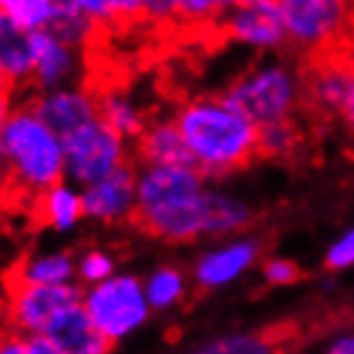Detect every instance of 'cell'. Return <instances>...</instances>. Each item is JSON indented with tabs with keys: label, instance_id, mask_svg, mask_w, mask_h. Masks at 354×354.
<instances>
[{
	"label": "cell",
	"instance_id": "obj_15",
	"mask_svg": "<svg viewBox=\"0 0 354 354\" xmlns=\"http://www.w3.org/2000/svg\"><path fill=\"white\" fill-rule=\"evenodd\" d=\"M72 70H75V54L70 46L57 41L46 31H36V70L31 77L36 88L44 93H54L59 90L62 82L70 80Z\"/></svg>",
	"mask_w": 354,
	"mask_h": 354
},
{
	"label": "cell",
	"instance_id": "obj_27",
	"mask_svg": "<svg viewBox=\"0 0 354 354\" xmlns=\"http://www.w3.org/2000/svg\"><path fill=\"white\" fill-rule=\"evenodd\" d=\"M0 354H31L26 337L16 334V331H8V328H0Z\"/></svg>",
	"mask_w": 354,
	"mask_h": 354
},
{
	"label": "cell",
	"instance_id": "obj_22",
	"mask_svg": "<svg viewBox=\"0 0 354 354\" xmlns=\"http://www.w3.org/2000/svg\"><path fill=\"white\" fill-rule=\"evenodd\" d=\"M0 10L26 31H46L57 16V3L49 0H0Z\"/></svg>",
	"mask_w": 354,
	"mask_h": 354
},
{
	"label": "cell",
	"instance_id": "obj_23",
	"mask_svg": "<svg viewBox=\"0 0 354 354\" xmlns=\"http://www.w3.org/2000/svg\"><path fill=\"white\" fill-rule=\"evenodd\" d=\"M144 292H147L149 308H167V306L180 301V295H183V274L177 270H169V267L157 270L147 280Z\"/></svg>",
	"mask_w": 354,
	"mask_h": 354
},
{
	"label": "cell",
	"instance_id": "obj_12",
	"mask_svg": "<svg viewBox=\"0 0 354 354\" xmlns=\"http://www.w3.org/2000/svg\"><path fill=\"white\" fill-rule=\"evenodd\" d=\"M44 337L62 354H111L113 349V342L93 324L82 303H75L54 316Z\"/></svg>",
	"mask_w": 354,
	"mask_h": 354
},
{
	"label": "cell",
	"instance_id": "obj_6",
	"mask_svg": "<svg viewBox=\"0 0 354 354\" xmlns=\"http://www.w3.org/2000/svg\"><path fill=\"white\" fill-rule=\"evenodd\" d=\"M62 149L64 172L88 187L126 165L124 139L103 121H95L62 139Z\"/></svg>",
	"mask_w": 354,
	"mask_h": 354
},
{
	"label": "cell",
	"instance_id": "obj_9",
	"mask_svg": "<svg viewBox=\"0 0 354 354\" xmlns=\"http://www.w3.org/2000/svg\"><path fill=\"white\" fill-rule=\"evenodd\" d=\"M223 31L244 44L252 46H280L288 39L285 18L280 3L274 0H252L229 6Z\"/></svg>",
	"mask_w": 354,
	"mask_h": 354
},
{
	"label": "cell",
	"instance_id": "obj_21",
	"mask_svg": "<svg viewBox=\"0 0 354 354\" xmlns=\"http://www.w3.org/2000/svg\"><path fill=\"white\" fill-rule=\"evenodd\" d=\"M303 133L301 129L288 121L270 124L257 129V157H290L298 149Z\"/></svg>",
	"mask_w": 354,
	"mask_h": 354
},
{
	"label": "cell",
	"instance_id": "obj_26",
	"mask_svg": "<svg viewBox=\"0 0 354 354\" xmlns=\"http://www.w3.org/2000/svg\"><path fill=\"white\" fill-rule=\"evenodd\" d=\"M301 270L290 259H270L265 265V277L270 285H290L298 280Z\"/></svg>",
	"mask_w": 354,
	"mask_h": 354
},
{
	"label": "cell",
	"instance_id": "obj_7",
	"mask_svg": "<svg viewBox=\"0 0 354 354\" xmlns=\"http://www.w3.org/2000/svg\"><path fill=\"white\" fill-rule=\"evenodd\" d=\"M280 8H283L288 39L313 46V52L337 41L344 34L352 13V6L334 0H285L280 3Z\"/></svg>",
	"mask_w": 354,
	"mask_h": 354
},
{
	"label": "cell",
	"instance_id": "obj_11",
	"mask_svg": "<svg viewBox=\"0 0 354 354\" xmlns=\"http://www.w3.org/2000/svg\"><path fill=\"white\" fill-rule=\"evenodd\" d=\"M136 169L126 162L124 167H118L100 183L85 187L82 193V208L85 216L97 218V221H118L129 218L136 205Z\"/></svg>",
	"mask_w": 354,
	"mask_h": 354
},
{
	"label": "cell",
	"instance_id": "obj_28",
	"mask_svg": "<svg viewBox=\"0 0 354 354\" xmlns=\"http://www.w3.org/2000/svg\"><path fill=\"white\" fill-rule=\"evenodd\" d=\"M339 115H342L344 126L349 129V133L354 136V77H352V82H349V90H346V95H344V103H342V108H339Z\"/></svg>",
	"mask_w": 354,
	"mask_h": 354
},
{
	"label": "cell",
	"instance_id": "obj_2",
	"mask_svg": "<svg viewBox=\"0 0 354 354\" xmlns=\"http://www.w3.org/2000/svg\"><path fill=\"white\" fill-rule=\"evenodd\" d=\"M175 126L203 175H223L257 157V126L229 111L221 100L187 103L177 113Z\"/></svg>",
	"mask_w": 354,
	"mask_h": 354
},
{
	"label": "cell",
	"instance_id": "obj_4",
	"mask_svg": "<svg viewBox=\"0 0 354 354\" xmlns=\"http://www.w3.org/2000/svg\"><path fill=\"white\" fill-rule=\"evenodd\" d=\"M3 288H6V301H3L6 326L8 331L24 337L44 334L54 316L80 303V290L75 285H36L18 280L16 274L8 272Z\"/></svg>",
	"mask_w": 354,
	"mask_h": 354
},
{
	"label": "cell",
	"instance_id": "obj_3",
	"mask_svg": "<svg viewBox=\"0 0 354 354\" xmlns=\"http://www.w3.org/2000/svg\"><path fill=\"white\" fill-rule=\"evenodd\" d=\"M298 82L285 67H262L241 77L226 90L221 103L252 126H270L288 121L298 106Z\"/></svg>",
	"mask_w": 354,
	"mask_h": 354
},
{
	"label": "cell",
	"instance_id": "obj_14",
	"mask_svg": "<svg viewBox=\"0 0 354 354\" xmlns=\"http://www.w3.org/2000/svg\"><path fill=\"white\" fill-rule=\"evenodd\" d=\"M139 160L147 167H195V160L175 124H154L139 136Z\"/></svg>",
	"mask_w": 354,
	"mask_h": 354
},
{
	"label": "cell",
	"instance_id": "obj_30",
	"mask_svg": "<svg viewBox=\"0 0 354 354\" xmlns=\"http://www.w3.org/2000/svg\"><path fill=\"white\" fill-rule=\"evenodd\" d=\"M328 354H354V337L339 339L337 344L328 349Z\"/></svg>",
	"mask_w": 354,
	"mask_h": 354
},
{
	"label": "cell",
	"instance_id": "obj_8",
	"mask_svg": "<svg viewBox=\"0 0 354 354\" xmlns=\"http://www.w3.org/2000/svg\"><path fill=\"white\" fill-rule=\"evenodd\" d=\"M203 193V172L193 167H147L136 180L133 213H151ZM129 216V218H131Z\"/></svg>",
	"mask_w": 354,
	"mask_h": 354
},
{
	"label": "cell",
	"instance_id": "obj_5",
	"mask_svg": "<svg viewBox=\"0 0 354 354\" xmlns=\"http://www.w3.org/2000/svg\"><path fill=\"white\" fill-rule=\"evenodd\" d=\"M88 316L93 319L111 342L131 334L142 326L149 316V303L142 283L133 277H108L106 283H97L82 301Z\"/></svg>",
	"mask_w": 354,
	"mask_h": 354
},
{
	"label": "cell",
	"instance_id": "obj_13",
	"mask_svg": "<svg viewBox=\"0 0 354 354\" xmlns=\"http://www.w3.org/2000/svg\"><path fill=\"white\" fill-rule=\"evenodd\" d=\"M36 70V34L18 26L0 10V72L13 88L34 77Z\"/></svg>",
	"mask_w": 354,
	"mask_h": 354
},
{
	"label": "cell",
	"instance_id": "obj_18",
	"mask_svg": "<svg viewBox=\"0 0 354 354\" xmlns=\"http://www.w3.org/2000/svg\"><path fill=\"white\" fill-rule=\"evenodd\" d=\"M97 103V115L100 121L113 129L121 139L124 136H131V139H139L144 131H147V124H144V115L131 106V100L118 93H97L95 95Z\"/></svg>",
	"mask_w": 354,
	"mask_h": 354
},
{
	"label": "cell",
	"instance_id": "obj_1",
	"mask_svg": "<svg viewBox=\"0 0 354 354\" xmlns=\"http://www.w3.org/2000/svg\"><path fill=\"white\" fill-rule=\"evenodd\" d=\"M0 151L8 162L10 187L0 203L28 208L64 175L62 142L46 129L31 108L10 111L0 126Z\"/></svg>",
	"mask_w": 354,
	"mask_h": 354
},
{
	"label": "cell",
	"instance_id": "obj_24",
	"mask_svg": "<svg viewBox=\"0 0 354 354\" xmlns=\"http://www.w3.org/2000/svg\"><path fill=\"white\" fill-rule=\"evenodd\" d=\"M111 270H113V262H111V257L103 254V252H90L80 265L82 277H85L88 283H95V285L106 283L108 277H111Z\"/></svg>",
	"mask_w": 354,
	"mask_h": 354
},
{
	"label": "cell",
	"instance_id": "obj_31",
	"mask_svg": "<svg viewBox=\"0 0 354 354\" xmlns=\"http://www.w3.org/2000/svg\"><path fill=\"white\" fill-rule=\"evenodd\" d=\"M10 93H13V82L0 72V103H8L10 100Z\"/></svg>",
	"mask_w": 354,
	"mask_h": 354
},
{
	"label": "cell",
	"instance_id": "obj_32",
	"mask_svg": "<svg viewBox=\"0 0 354 354\" xmlns=\"http://www.w3.org/2000/svg\"><path fill=\"white\" fill-rule=\"evenodd\" d=\"M8 113H10L8 103H0V126H3V121H6V118H8Z\"/></svg>",
	"mask_w": 354,
	"mask_h": 354
},
{
	"label": "cell",
	"instance_id": "obj_10",
	"mask_svg": "<svg viewBox=\"0 0 354 354\" xmlns=\"http://www.w3.org/2000/svg\"><path fill=\"white\" fill-rule=\"evenodd\" d=\"M31 111L39 115V121L62 142L75 131L100 121L97 115L95 95H88L82 90H54L44 93L31 103Z\"/></svg>",
	"mask_w": 354,
	"mask_h": 354
},
{
	"label": "cell",
	"instance_id": "obj_29",
	"mask_svg": "<svg viewBox=\"0 0 354 354\" xmlns=\"http://www.w3.org/2000/svg\"><path fill=\"white\" fill-rule=\"evenodd\" d=\"M8 187H10V169L6 157H3V151H0V201H3V195L8 193Z\"/></svg>",
	"mask_w": 354,
	"mask_h": 354
},
{
	"label": "cell",
	"instance_id": "obj_19",
	"mask_svg": "<svg viewBox=\"0 0 354 354\" xmlns=\"http://www.w3.org/2000/svg\"><path fill=\"white\" fill-rule=\"evenodd\" d=\"M285 346V328H270L259 334H234L201 346L193 354H280Z\"/></svg>",
	"mask_w": 354,
	"mask_h": 354
},
{
	"label": "cell",
	"instance_id": "obj_17",
	"mask_svg": "<svg viewBox=\"0 0 354 354\" xmlns=\"http://www.w3.org/2000/svg\"><path fill=\"white\" fill-rule=\"evenodd\" d=\"M31 216L41 226H52V229H70L85 216L82 208V195H77L67 185H54L39 195L31 205Z\"/></svg>",
	"mask_w": 354,
	"mask_h": 354
},
{
	"label": "cell",
	"instance_id": "obj_25",
	"mask_svg": "<svg viewBox=\"0 0 354 354\" xmlns=\"http://www.w3.org/2000/svg\"><path fill=\"white\" fill-rule=\"evenodd\" d=\"M349 265H354V231H349L344 239H339L326 254L328 270H344Z\"/></svg>",
	"mask_w": 354,
	"mask_h": 354
},
{
	"label": "cell",
	"instance_id": "obj_20",
	"mask_svg": "<svg viewBox=\"0 0 354 354\" xmlns=\"http://www.w3.org/2000/svg\"><path fill=\"white\" fill-rule=\"evenodd\" d=\"M10 274H16L18 280L36 285H70L75 265L67 254H46V257H34L26 262H18Z\"/></svg>",
	"mask_w": 354,
	"mask_h": 354
},
{
	"label": "cell",
	"instance_id": "obj_16",
	"mask_svg": "<svg viewBox=\"0 0 354 354\" xmlns=\"http://www.w3.org/2000/svg\"><path fill=\"white\" fill-rule=\"evenodd\" d=\"M257 249L259 247L254 241H236L231 247L211 252L195 267V280L203 288H218L223 283H231L236 274L252 265V259L257 257Z\"/></svg>",
	"mask_w": 354,
	"mask_h": 354
}]
</instances>
